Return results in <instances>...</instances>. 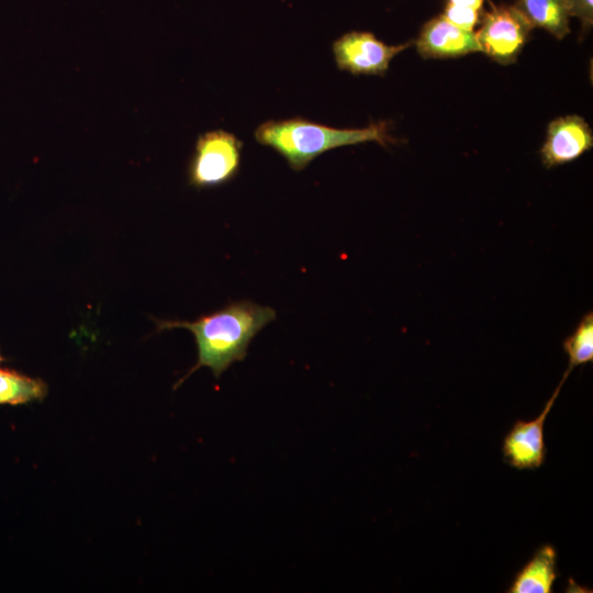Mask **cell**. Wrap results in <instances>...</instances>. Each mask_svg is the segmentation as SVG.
<instances>
[{"instance_id":"obj_1","label":"cell","mask_w":593,"mask_h":593,"mask_svg":"<svg viewBox=\"0 0 593 593\" xmlns=\"http://www.w3.org/2000/svg\"><path fill=\"white\" fill-rule=\"evenodd\" d=\"M276 318L272 307L249 300L232 302L195 321H156L157 331L187 328L198 349L197 363L177 382L176 388L195 370L206 367L215 378L234 362L244 360L254 337Z\"/></svg>"},{"instance_id":"obj_2","label":"cell","mask_w":593,"mask_h":593,"mask_svg":"<svg viewBox=\"0 0 593 593\" xmlns=\"http://www.w3.org/2000/svg\"><path fill=\"white\" fill-rule=\"evenodd\" d=\"M387 122H377L363 128H336L300 116L269 120L255 131L256 141L281 155L291 169L301 171L327 150L377 142L382 146L394 143Z\"/></svg>"},{"instance_id":"obj_3","label":"cell","mask_w":593,"mask_h":593,"mask_svg":"<svg viewBox=\"0 0 593 593\" xmlns=\"http://www.w3.org/2000/svg\"><path fill=\"white\" fill-rule=\"evenodd\" d=\"M242 148L236 135L221 128L199 135L188 166L189 183L205 189L230 182L239 171Z\"/></svg>"},{"instance_id":"obj_4","label":"cell","mask_w":593,"mask_h":593,"mask_svg":"<svg viewBox=\"0 0 593 593\" xmlns=\"http://www.w3.org/2000/svg\"><path fill=\"white\" fill-rule=\"evenodd\" d=\"M532 29L515 5H493L484 14L475 37L481 52L502 65H508L516 60Z\"/></svg>"},{"instance_id":"obj_5","label":"cell","mask_w":593,"mask_h":593,"mask_svg":"<svg viewBox=\"0 0 593 593\" xmlns=\"http://www.w3.org/2000/svg\"><path fill=\"white\" fill-rule=\"evenodd\" d=\"M411 43L387 45L369 32L353 31L333 43L335 63L353 75H383L392 58Z\"/></svg>"},{"instance_id":"obj_6","label":"cell","mask_w":593,"mask_h":593,"mask_svg":"<svg viewBox=\"0 0 593 593\" xmlns=\"http://www.w3.org/2000/svg\"><path fill=\"white\" fill-rule=\"evenodd\" d=\"M570 371L562 379L545 404L540 414L532 421H516L505 435L502 446L504 461L511 467L524 469L540 468L546 459L544 425Z\"/></svg>"},{"instance_id":"obj_7","label":"cell","mask_w":593,"mask_h":593,"mask_svg":"<svg viewBox=\"0 0 593 593\" xmlns=\"http://www.w3.org/2000/svg\"><path fill=\"white\" fill-rule=\"evenodd\" d=\"M593 145L592 130L579 115H567L550 122L541 147L542 164L547 168L570 163Z\"/></svg>"},{"instance_id":"obj_8","label":"cell","mask_w":593,"mask_h":593,"mask_svg":"<svg viewBox=\"0 0 593 593\" xmlns=\"http://www.w3.org/2000/svg\"><path fill=\"white\" fill-rule=\"evenodd\" d=\"M415 44L424 58H454L481 52L475 33L456 26L443 15L424 25Z\"/></svg>"},{"instance_id":"obj_9","label":"cell","mask_w":593,"mask_h":593,"mask_svg":"<svg viewBox=\"0 0 593 593\" xmlns=\"http://www.w3.org/2000/svg\"><path fill=\"white\" fill-rule=\"evenodd\" d=\"M557 577V551L553 546L544 545L515 574L507 592L550 593Z\"/></svg>"},{"instance_id":"obj_10","label":"cell","mask_w":593,"mask_h":593,"mask_svg":"<svg viewBox=\"0 0 593 593\" xmlns=\"http://www.w3.org/2000/svg\"><path fill=\"white\" fill-rule=\"evenodd\" d=\"M533 27H542L558 40L570 31L568 0H516L514 4Z\"/></svg>"},{"instance_id":"obj_11","label":"cell","mask_w":593,"mask_h":593,"mask_svg":"<svg viewBox=\"0 0 593 593\" xmlns=\"http://www.w3.org/2000/svg\"><path fill=\"white\" fill-rule=\"evenodd\" d=\"M47 394L46 383L14 370L0 369V405H18L42 401Z\"/></svg>"},{"instance_id":"obj_12","label":"cell","mask_w":593,"mask_h":593,"mask_svg":"<svg viewBox=\"0 0 593 593\" xmlns=\"http://www.w3.org/2000/svg\"><path fill=\"white\" fill-rule=\"evenodd\" d=\"M563 349L569 357L567 370L593 361V314L586 313L573 333L563 342Z\"/></svg>"},{"instance_id":"obj_13","label":"cell","mask_w":593,"mask_h":593,"mask_svg":"<svg viewBox=\"0 0 593 593\" xmlns=\"http://www.w3.org/2000/svg\"><path fill=\"white\" fill-rule=\"evenodd\" d=\"M441 15L456 26L473 32V27L479 22L480 11L447 2Z\"/></svg>"},{"instance_id":"obj_14","label":"cell","mask_w":593,"mask_h":593,"mask_svg":"<svg viewBox=\"0 0 593 593\" xmlns=\"http://www.w3.org/2000/svg\"><path fill=\"white\" fill-rule=\"evenodd\" d=\"M570 16L580 19L583 29L593 23V0H568Z\"/></svg>"},{"instance_id":"obj_15","label":"cell","mask_w":593,"mask_h":593,"mask_svg":"<svg viewBox=\"0 0 593 593\" xmlns=\"http://www.w3.org/2000/svg\"><path fill=\"white\" fill-rule=\"evenodd\" d=\"M448 2L478 11H481L483 4V0H448Z\"/></svg>"},{"instance_id":"obj_16","label":"cell","mask_w":593,"mask_h":593,"mask_svg":"<svg viewBox=\"0 0 593 593\" xmlns=\"http://www.w3.org/2000/svg\"><path fill=\"white\" fill-rule=\"evenodd\" d=\"M2 360H3V357H2L1 354H0V362H1Z\"/></svg>"}]
</instances>
